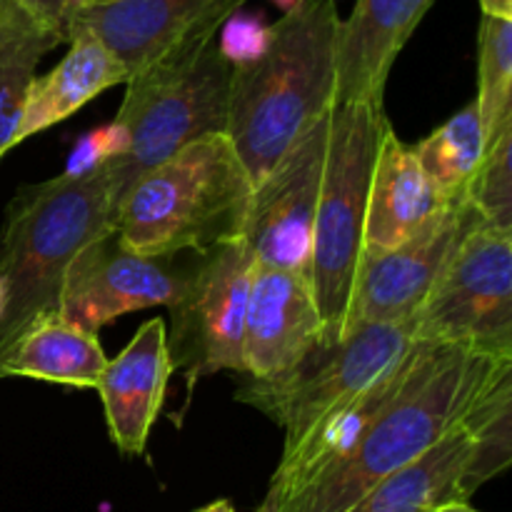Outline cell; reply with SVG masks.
<instances>
[{"label": "cell", "mask_w": 512, "mask_h": 512, "mask_svg": "<svg viewBox=\"0 0 512 512\" xmlns=\"http://www.w3.org/2000/svg\"><path fill=\"white\" fill-rule=\"evenodd\" d=\"M510 398L512 358L415 340L395 395L350 448L258 512H350L380 480Z\"/></svg>", "instance_id": "1"}, {"label": "cell", "mask_w": 512, "mask_h": 512, "mask_svg": "<svg viewBox=\"0 0 512 512\" xmlns=\"http://www.w3.org/2000/svg\"><path fill=\"white\" fill-rule=\"evenodd\" d=\"M338 28L335 0H300L268 25L260 55L233 65L225 138L253 185L333 113Z\"/></svg>", "instance_id": "2"}, {"label": "cell", "mask_w": 512, "mask_h": 512, "mask_svg": "<svg viewBox=\"0 0 512 512\" xmlns=\"http://www.w3.org/2000/svg\"><path fill=\"white\" fill-rule=\"evenodd\" d=\"M115 230L108 165L23 185L0 230V363L40 315L60 313L65 273Z\"/></svg>", "instance_id": "3"}, {"label": "cell", "mask_w": 512, "mask_h": 512, "mask_svg": "<svg viewBox=\"0 0 512 512\" xmlns=\"http://www.w3.org/2000/svg\"><path fill=\"white\" fill-rule=\"evenodd\" d=\"M253 180L225 135H208L140 175L115 205L113 235L138 255L203 253L243 240Z\"/></svg>", "instance_id": "4"}, {"label": "cell", "mask_w": 512, "mask_h": 512, "mask_svg": "<svg viewBox=\"0 0 512 512\" xmlns=\"http://www.w3.org/2000/svg\"><path fill=\"white\" fill-rule=\"evenodd\" d=\"M218 33L220 28H205L188 35L125 83L113 120L125 148L120 158L105 160L113 208L140 175L185 145L225 135L233 65L220 53Z\"/></svg>", "instance_id": "5"}, {"label": "cell", "mask_w": 512, "mask_h": 512, "mask_svg": "<svg viewBox=\"0 0 512 512\" xmlns=\"http://www.w3.org/2000/svg\"><path fill=\"white\" fill-rule=\"evenodd\" d=\"M388 125L385 110L375 105H335L330 113L328 155L308 265L323 318V343L343 338L350 290L363 255L370 175Z\"/></svg>", "instance_id": "6"}, {"label": "cell", "mask_w": 512, "mask_h": 512, "mask_svg": "<svg viewBox=\"0 0 512 512\" xmlns=\"http://www.w3.org/2000/svg\"><path fill=\"white\" fill-rule=\"evenodd\" d=\"M415 345L413 323L355 325L320 343L293 370L273 380H248L235 398L268 415L285 433L283 458H293L333 415L373 388Z\"/></svg>", "instance_id": "7"}, {"label": "cell", "mask_w": 512, "mask_h": 512, "mask_svg": "<svg viewBox=\"0 0 512 512\" xmlns=\"http://www.w3.org/2000/svg\"><path fill=\"white\" fill-rule=\"evenodd\" d=\"M410 323L423 343L512 358V233L470 225Z\"/></svg>", "instance_id": "8"}, {"label": "cell", "mask_w": 512, "mask_h": 512, "mask_svg": "<svg viewBox=\"0 0 512 512\" xmlns=\"http://www.w3.org/2000/svg\"><path fill=\"white\" fill-rule=\"evenodd\" d=\"M253 253L245 240L195 253L188 283L170 305L168 355L183 370L188 390L220 370L243 373V323Z\"/></svg>", "instance_id": "9"}, {"label": "cell", "mask_w": 512, "mask_h": 512, "mask_svg": "<svg viewBox=\"0 0 512 512\" xmlns=\"http://www.w3.org/2000/svg\"><path fill=\"white\" fill-rule=\"evenodd\" d=\"M512 463V398L380 480L350 512H438L470 498Z\"/></svg>", "instance_id": "10"}, {"label": "cell", "mask_w": 512, "mask_h": 512, "mask_svg": "<svg viewBox=\"0 0 512 512\" xmlns=\"http://www.w3.org/2000/svg\"><path fill=\"white\" fill-rule=\"evenodd\" d=\"M328 133L330 115H325L253 185L243 240L255 265L308 273Z\"/></svg>", "instance_id": "11"}, {"label": "cell", "mask_w": 512, "mask_h": 512, "mask_svg": "<svg viewBox=\"0 0 512 512\" xmlns=\"http://www.w3.org/2000/svg\"><path fill=\"white\" fill-rule=\"evenodd\" d=\"M193 260L180 255H138L123 248L113 233L80 250L65 273L60 315L85 333L135 310L170 305L188 283Z\"/></svg>", "instance_id": "12"}, {"label": "cell", "mask_w": 512, "mask_h": 512, "mask_svg": "<svg viewBox=\"0 0 512 512\" xmlns=\"http://www.w3.org/2000/svg\"><path fill=\"white\" fill-rule=\"evenodd\" d=\"M478 220L483 218L475 213L473 205L458 200L398 248L380 255H360L345 313V330L355 325L410 323L428 300L458 240Z\"/></svg>", "instance_id": "13"}, {"label": "cell", "mask_w": 512, "mask_h": 512, "mask_svg": "<svg viewBox=\"0 0 512 512\" xmlns=\"http://www.w3.org/2000/svg\"><path fill=\"white\" fill-rule=\"evenodd\" d=\"M245 0H110L75 10L68 25L73 33L98 38L123 65L128 80L163 58L188 35L223 28ZM65 38V43H68ZM125 80V83H128Z\"/></svg>", "instance_id": "14"}, {"label": "cell", "mask_w": 512, "mask_h": 512, "mask_svg": "<svg viewBox=\"0 0 512 512\" xmlns=\"http://www.w3.org/2000/svg\"><path fill=\"white\" fill-rule=\"evenodd\" d=\"M323 338V318L308 273L253 265L243 323L245 375L250 380L285 375Z\"/></svg>", "instance_id": "15"}, {"label": "cell", "mask_w": 512, "mask_h": 512, "mask_svg": "<svg viewBox=\"0 0 512 512\" xmlns=\"http://www.w3.org/2000/svg\"><path fill=\"white\" fill-rule=\"evenodd\" d=\"M435 0H355L340 20L335 50V105L383 108L385 85L400 50Z\"/></svg>", "instance_id": "16"}, {"label": "cell", "mask_w": 512, "mask_h": 512, "mask_svg": "<svg viewBox=\"0 0 512 512\" xmlns=\"http://www.w3.org/2000/svg\"><path fill=\"white\" fill-rule=\"evenodd\" d=\"M168 325L153 318L135 330L133 340L108 360L95 390L100 393L110 440L128 458L145 453L173 375Z\"/></svg>", "instance_id": "17"}, {"label": "cell", "mask_w": 512, "mask_h": 512, "mask_svg": "<svg viewBox=\"0 0 512 512\" xmlns=\"http://www.w3.org/2000/svg\"><path fill=\"white\" fill-rule=\"evenodd\" d=\"M450 205L453 203L420 168L413 145L403 143L393 125H388L370 175L363 255H380L398 248L428 228Z\"/></svg>", "instance_id": "18"}, {"label": "cell", "mask_w": 512, "mask_h": 512, "mask_svg": "<svg viewBox=\"0 0 512 512\" xmlns=\"http://www.w3.org/2000/svg\"><path fill=\"white\" fill-rule=\"evenodd\" d=\"M68 45L65 58L50 73L30 83L13 148L50 125L63 123L100 93L128 80L123 65L90 33H73Z\"/></svg>", "instance_id": "19"}, {"label": "cell", "mask_w": 512, "mask_h": 512, "mask_svg": "<svg viewBox=\"0 0 512 512\" xmlns=\"http://www.w3.org/2000/svg\"><path fill=\"white\" fill-rule=\"evenodd\" d=\"M105 358L98 338L68 323L60 313H45L20 333L0 363L3 378L45 380L70 388H95Z\"/></svg>", "instance_id": "20"}, {"label": "cell", "mask_w": 512, "mask_h": 512, "mask_svg": "<svg viewBox=\"0 0 512 512\" xmlns=\"http://www.w3.org/2000/svg\"><path fill=\"white\" fill-rule=\"evenodd\" d=\"M65 43L63 35L15 0H0V158L13 148L25 93L45 53Z\"/></svg>", "instance_id": "21"}, {"label": "cell", "mask_w": 512, "mask_h": 512, "mask_svg": "<svg viewBox=\"0 0 512 512\" xmlns=\"http://www.w3.org/2000/svg\"><path fill=\"white\" fill-rule=\"evenodd\" d=\"M415 158L435 188L455 203L465 200L468 185L485 155V133L478 103H468L448 123L413 145Z\"/></svg>", "instance_id": "22"}, {"label": "cell", "mask_w": 512, "mask_h": 512, "mask_svg": "<svg viewBox=\"0 0 512 512\" xmlns=\"http://www.w3.org/2000/svg\"><path fill=\"white\" fill-rule=\"evenodd\" d=\"M485 148L512 123V20L483 15L478 33V98Z\"/></svg>", "instance_id": "23"}, {"label": "cell", "mask_w": 512, "mask_h": 512, "mask_svg": "<svg viewBox=\"0 0 512 512\" xmlns=\"http://www.w3.org/2000/svg\"><path fill=\"white\" fill-rule=\"evenodd\" d=\"M465 200L485 223L512 233V123L485 148Z\"/></svg>", "instance_id": "24"}, {"label": "cell", "mask_w": 512, "mask_h": 512, "mask_svg": "<svg viewBox=\"0 0 512 512\" xmlns=\"http://www.w3.org/2000/svg\"><path fill=\"white\" fill-rule=\"evenodd\" d=\"M265 40H268V25L258 15H243L238 10L220 28L218 48L230 65H238L260 55Z\"/></svg>", "instance_id": "25"}, {"label": "cell", "mask_w": 512, "mask_h": 512, "mask_svg": "<svg viewBox=\"0 0 512 512\" xmlns=\"http://www.w3.org/2000/svg\"><path fill=\"white\" fill-rule=\"evenodd\" d=\"M15 3L23 5L25 10H30V13H33L35 18L43 20L45 25L58 30L65 40L68 38L70 18L75 15V10L83 8L85 0H15Z\"/></svg>", "instance_id": "26"}, {"label": "cell", "mask_w": 512, "mask_h": 512, "mask_svg": "<svg viewBox=\"0 0 512 512\" xmlns=\"http://www.w3.org/2000/svg\"><path fill=\"white\" fill-rule=\"evenodd\" d=\"M480 8H483V15H490V18L512 20V0H480Z\"/></svg>", "instance_id": "27"}, {"label": "cell", "mask_w": 512, "mask_h": 512, "mask_svg": "<svg viewBox=\"0 0 512 512\" xmlns=\"http://www.w3.org/2000/svg\"><path fill=\"white\" fill-rule=\"evenodd\" d=\"M195 512H235V508H233V503H228V500H215V503L205 505V508H200Z\"/></svg>", "instance_id": "28"}, {"label": "cell", "mask_w": 512, "mask_h": 512, "mask_svg": "<svg viewBox=\"0 0 512 512\" xmlns=\"http://www.w3.org/2000/svg\"><path fill=\"white\" fill-rule=\"evenodd\" d=\"M438 512H480V510H475L473 505H453V508H443Z\"/></svg>", "instance_id": "29"}, {"label": "cell", "mask_w": 512, "mask_h": 512, "mask_svg": "<svg viewBox=\"0 0 512 512\" xmlns=\"http://www.w3.org/2000/svg\"><path fill=\"white\" fill-rule=\"evenodd\" d=\"M273 3L278 5V8H283V13H285V10H290V8H293V5H298L300 0H273Z\"/></svg>", "instance_id": "30"}, {"label": "cell", "mask_w": 512, "mask_h": 512, "mask_svg": "<svg viewBox=\"0 0 512 512\" xmlns=\"http://www.w3.org/2000/svg\"><path fill=\"white\" fill-rule=\"evenodd\" d=\"M88 3H110V0H85V5Z\"/></svg>", "instance_id": "31"}]
</instances>
